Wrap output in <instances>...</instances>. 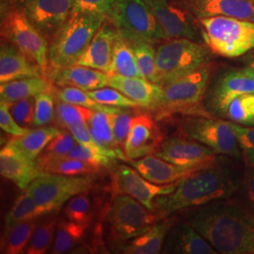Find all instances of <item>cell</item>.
<instances>
[{
  "mask_svg": "<svg viewBox=\"0 0 254 254\" xmlns=\"http://www.w3.org/2000/svg\"><path fill=\"white\" fill-rule=\"evenodd\" d=\"M187 221L218 254H254V214L228 199L190 210Z\"/></svg>",
  "mask_w": 254,
  "mask_h": 254,
  "instance_id": "1",
  "label": "cell"
},
{
  "mask_svg": "<svg viewBox=\"0 0 254 254\" xmlns=\"http://www.w3.org/2000/svg\"><path fill=\"white\" fill-rule=\"evenodd\" d=\"M239 184V178L233 170L215 162L177 182L172 193L156 197L154 211L162 219L184 209L228 199L238 190Z\"/></svg>",
  "mask_w": 254,
  "mask_h": 254,
  "instance_id": "2",
  "label": "cell"
},
{
  "mask_svg": "<svg viewBox=\"0 0 254 254\" xmlns=\"http://www.w3.org/2000/svg\"><path fill=\"white\" fill-rule=\"evenodd\" d=\"M106 19L107 16L104 15L73 12L50 41V71L68 68L76 64Z\"/></svg>",
  "mask_w": 254,
  "mask_h": 254,
  "instance_id": "3",
  "label": "cell"
},
{
  "mask_svg": "<svg viewBox=\"0 0 254 254\" xmlns=\"http://www.w3.org/2000/svg\"><path fill=\"white\" fill-rule=\"evenodd\" d=\"M215 55L205 43L186 38L165 41L156 48L158 84L162 86L211 64Z\"/></svg>",
  "mask_w": 254,
  "mask_h": 254,
  "instance_id": "4",
  "label": "cell"
},
{
  "mask_svg": "<svg viewBox=\"0 0 254 254\" xmlns=\"http://www.w3.org/2000/svg\"><path fill=\"white\" fill-rule=\"evenodd\" d=\"M198 21L205 44L215 54L238 58L254 49V22L225 16Z\"/></svg>",
  "mask_w": 254,
  "mask_h": 254,
  "instance_id": "5",
  "label": "cell"
},
{
  "mask_svg": "<svg viewBox=\"0 0 254 254\" xmlns=\"http://www.w3.org/2000/svg\"><path fill=\"white\" fill-rule=\"evenodd\" d=\"M107 19L131 43L166 41L153 12L143 0H115Z\"/></svg>",
  "mask_w": 254,
  "mask_h": 254,
  "instance_id": "6",
  "label": "cell"
},
{
  "mask_svg": "<svg viewBox=\"0 0 254 254\" xmlns=\"http://www.w3.org/2000/svg\"><path fill=\"white\" fill-rule=\"evenodd\" d=\"M1 37L35 63L48 78L50 71L48 41L15 6L8 9L2 18Z\"/></svg>",
  "mask_w": 254,
  "mask_h": 254,
  "instance_id": "7",
  "label": "cell"
},
{
  "mask_svg": "<svg viewBox=\"0 0 254 254\" xmlns=\"http://www.w3.org/2000/svg\"><path fill=\"white\" fill-rule=\"evenodd\" d=\"M182 136L207 146L216 154H223L236 159L242 153L236 134L229 121L204 116H187L179 124Z\"/></svg>",
  "mask_w": 254,
  "mask_h": 254,
  "instance_id": "8",
  "label": "cell"
},
{
  "mask_svg": "<svg viewBox=\"0 0 254 254\" xmlns=\"http://www.w3.org/2000/svg\"><path fill=\"white\" fill-rule=\"evenodd\" d=\"M158 220L160 218L154 210L127 194H117L108 212L111 233L121 242L140 236Z\"/></svg>",
  "mask_w": 254,
  "mask_h": 254,
  "instance_id": "9",
  "label": "cell"
},
{
  "mask_svg": "<svg viewBox=\"0 0 254 254\" xmlns=\"http://www.w3.org/2000/svg\"><path fill=\"white\" fill-rule=\"evenodd\" d=\"M92 183L91 175L66 176L45 173L32 182L26 190L49 214L59 210L75 195L88 192Z\"/></svg>",
  "mask_w": 254,
  "mask_h": 254,
  "instance_id": "10",
  "label": "cell"
},
{
  "mask_svg": "<svg viewBox=\"0 0 254 254\" xmlns=\"http://www.w3.org/2000/svg\"><path fill=\"white\" fill-rule=\"evenodd\" d=\"M213 68L211 63L162 85L163 93L157 110L170 113L198 106L208 91Z\"/></svg>",
  "mask_w": 254,
  "mask_h": 254,
  "instance_id": "11",
  "label": "cell"
},
{
  "mask_svg": "<svg viewBox=\"0 0 254 254\" xmlns=\"http://www.w3.org/2000/svg\"><path fill=\"white\" fill-rule=\"evenodd\" d=\"M154 14L165 40L186 38L205 43L198 19L178 0H143Z\"/></svg>",
  "mask_w": 254,
  "mask_h": 254,
  "instance_id": "12",
  "label": "cell"
},
{
  "mask_svg": "<svg viewBox=\"0 0 254 254\" xmlns=\"http://www.w3.org/2000/svg\"><path fill=\"white\" fill-rule=\"evenodd\" d=\"M32 25L51 41L73 13V0H13Z\"/></svg>",
  "mask_w": 254,
  "mask_h": 254,
  "instance_id": "13",
  "label": "cell"
},
{
  "mask_svg": "<svg viewBox=\"0 0 254 254\" xmlns=\"http://www.w3.org/2000/svg\"><path fill=\"white\" fill-rule=\"evenodd\" d=\"M254 93V80L242 70H228L211 85L205 95V108L211 115L224 118L229 104L239 95Z\"/></svg>",
  "mask_w": 254,
  "mask_h": 254,
  "instance_id": "14",
  "label": "cell"
},
{
  "mask_svg": "<svg viewBox=\"0 0 254 254\" xmlns=\"http://www.w3.org/2000/svg\"><path fill=\"white\" fill-rule=\"evenodd\" d=\"M154 155L175 165L200 169L216 162V153L213 150L187 137L172 136L163 139Z\"/></svg>",
  "mask_w": 254,
  "mask_h": 254,
  "instance_id": "15",
  "label": "cell"
},
{
  "mask_svg": "<svg viewBox=\"0 0 254 254\" xmlns=\"http://www.w3.org/2000/svg\"><path fill=\"white\" fill-rule=\"evenodd\" d=\"M177 182L170 185H157L148 181L136 170L121 165L113 174V188L117 194H127L142 203L146 208L154 210L156 197L174 191Z\"/></svg>",
  "mask_w": 254,
  "mask_h": 254,
  "instance_id": "16",
  "label": "cell"
},
{
  "mask_svg": "<svg viewBox=\"0 0 254 254\" xmlns=\"http://www.w3.org/2000/svg\"><path fill=\"white\" fill-rule=\"evenodd\" d=\"M162 140L160 129L151 115L147 113L134 115L124 147L127 160L154 154Z\"/></svg>",
  "mask_w": 254,
  "mask_h": 254,
  "instance_id": "17",
  "label": "cell"
},
{
  "mask_svg": "<svg viewBox=\"0 0 254 254\" xmlns=\"http://www.w3.org/2000/svg\"><path fill=\"white\" fill-rule=\"evenodd\" d=\"M197 19L225 16L254 22V0H178Z\"/></svg>",
  "mask_w": 254,
  "mask_h": 254,
  "instance_id": "18",
  "label": "cell"
},
{
  "mask_svg": "<svg viewBox=\"0 0 254 254\" xmlns=\"http://www.w3.org/2000/svg\"><path fill=\"white\" fill-rule=\"evenodd\" d=\"M163 254H218V252L190 222H175L164 242Z\"/></svg>",
  "mask_w": 254,
  "mask_h": 254,
  "instance_id": "19",
  "label": "cell"
},
{
  "mask_svg": "<svg viewBox=\"0 0 254 254\" xmlns=\"http://www.w3.org/2000/svg\"><path fill=\"white\" fill-rule=\"evenodd\" d=\"M118 33L115 27L106 19L74 65L90 67L108 73Z\"/></svg>",
  "mask_w": 254,
  "mask_h": 254,
  "instance_id": "20",
  "label": "cell"
},
{
  "mask_svg": "<svg viewBox=\"0 0 254 254\" xmlns=\"http://www.w3.org/2000/svg\"><path fill=\"white\" fill-rule=\"evenodd\" d=\"M127 161L148 181L157 185H170L176 183L191 173L201 170L200 168L196 167L175 165L154 154H149L138 159H131Z\"/></svg>",
  "mask_w": 254,
  "mask_h": 254,
  "instance_id": "21",
  "label": "cell"
},
{
  "mask_svg": "<svg viewBox=\"0 0 254 254\" xmlns=\"http://www.w3.org/2000/svg\"><path fill=\"white\" fill-rule=\"evenodd\" d=\"M109 86L135 101L141 108L151 110L159 109L163 90L162 86L157 83L142 77L109 75Z\"/></svg>",
  "mask_w": 254,
  "mask_h": 254,
  "instance_id": "22",
  "label": "cell"
},
{
  "mask_svg": "<svg viewBox=\"0 0 254 254\" xmlns=\"http://www.w3.org/2000/svg\"><path fill=\"white\" fill-rule=\"evenodd\" d=\"M0 173L23 190H26L36 178L45 174L38 168L36 160L27 158L7 144L0 152Z\"/></svg>",
  "mask_w": 254,
  "mask_h": 254,
  "instance_id": "23",
  "label": "cell"
},
{
  "mask_svg": "<svg viewBox=\"0 0 254 254\" xmlns=\"http://www.w3.org/2000/svg\"><path fill=\"white\" fill-rule=\"evenodd\" d=\"M48 79L59 87H73L91 91L109 86V75L100 70L73 65L61 70L50 71Z\"/></svg>",
  "mask_w": 254,
  "mask_h": 254,
  "instance_id": "24",
  "label": "cell"
},
{
  "mask_svg": "<svg viewBox=\"0 0 254 254\" xmlns=\"http://www.w3.org/2000/svg\"><path fill=\"white\" fill-rule=\"evenodd\" d=\"M45 76L41 68L21 52L16 46L7 41L1 42L0 47V82L12 81L27 77Z\"/></svg>",
  "mask_w": 254,
  "mask_h": 254,
  "instance_id": "25",
  "label": "cell"
},
{
  "mask_svg": "<svg viewBox=\"0 0 254 254\" xmlns=\"http://www.w3.org/2000/svg\"><path fill=\"white\" fill-rule=\"evenodd\" d=\"M175 222L176 218H169V217L158 220L140 236L128 240L123 248V253L126 254H160L166 237Z\"/></svg>",
  "mask_w": 254,
  "mask_h": 254,
  "instance_id": "26",
  "label": "cell"
},
{
  "mask_svg": "<svg viewBox=\"0 0 254 254\" xmlns=\"http://www.w3.org/2000/svg\"><path fill=\"white\" fill-rule=\"evenodd\" d=\"M115 113L94 111L88 126L91 136L105 155L113 160L127 161L125 151L118 145L113 132V116Z\"/></svg>",
  "mask_w": 254,
  "mask_h": 254,
  "instance_id": "27",
  "label": "cell"
},
{
  "mask_svg": "<svg viewBox=\"0 0 254 254\" xmlns=\"http://www.w3.org/2000/svg\"><path fill=\"white\" fill-rule=\"evenodd\" d=\"M63 130L55 127H41L27 131L22 136H15L10 139L9 147L24 154L31 160H36L38 156L45 150L47 144L58 136Z\"/></svg>",
  "mask_w": 254,
  "mask_h": 254,
  "instance_id": "28",
  "label": "cell"
},
{
  "mask_svg": "<svg viewBox=\"0 0 254 254\" xmlns=\"http://www.w3.org/2000/svg\"><path fill=\"white\" fill-rule=\"evenodd\" d=\"M54 90L53 83L47 77H27L1 83L0 97L1 100L11 103L27 97H35L42 92H53Z\"/></svg>",
  "mask_w": 254,
  "mask_h": 254,
  "instance_id": "29",
  "label": "cell"
},
{
  "mask_svg": "<svg viewBox=\"0 0 254 254\" xmlns=\"http://www.w3.org/2000/svg\"><path fill=\"white\" fill-rule=\"evenodd\" d=\"M108 73L109 75H122L126 77H142L136 65L131 42L120 33L114 44L112 60Z\"/></svg>",
  "mask_w": 254,
  "mask_h": 254,
  "instance_id": "30",
  "label": "cell"
},
{
  "mask_svg": "<svg viewBox=\"0 0 254 254\" xmlns=\"http://www.w3.org/2000/svg\"><path fill=\"white\" fill-rule=\"evenodd\" d=\"M37 224L36 219H31L5 227L1 240V254H19L27 250Z\"/></svg>",
  "mask_w": 254,
  "mask_h": 254,
  "instance_id": "31",
  "label": "cell"
},
{
  "mask_svg": "<svg viewBox=\"0 0 254 254\" xmlns=\"http://www.w3.org/2000/svg\"><path fill=\"white\" fill-rule=\"evenodd\" d=\"M87 228L88 225L80 224L70 219L59 221L51 254H65L80 244L86 235Z\"/></svg>",
  "mask_w": 254,
  "mask_h": 254,
  "instance_id": "32",
  "label": "cell"
},
{
  "mask_svg": "<svg viewBox=\"0 0 254 254\" xmlns=\"http://www.w3.org/2000/svg\"><path fill=\"white\" fill-rule=\"evenodd\" d=\"M101 167L74 159L68 156L53 159L40 168L44 173H54L66 176L93 175L100 171Z\"/></svg>",
  "mask_w": 254,
  "mask_h": 254,
  "instance_id": "33",
  "label": "cell"
},
{
  "mask_svg": "<svg viewBox=\"0 0 254 254\" xmlns=\"http://www.w3.org/2000/svg\"><path fill=\"white\" fill-rule=\"evenodd\" d=\"M45 209L41 207L32 196L24 191L15 201L13 206L9 210L5 218V227H9L21 221L37 219L44 215H46Z\"/></svg>",
  "mask_w": 254,
  "mask_h": 254,
  "instance_id": "34",
  "label": "cell"
},
{
  "mask_svg": "<svg viewBox=\"0 0 254 254\" xmlns=\"http://www.w3.org/2000/svg\"><path fill=\"white\" fill-rule=\"evenodd\" d=\"M136 58L138 71L143 78L158 84L156 69V49L153 44L147 42L131 43Z\"/></svg>",
  "mask_w": 254,
  "mask_h": 254,
  "instance_id": "35",
  "label": "cell"
},
{
  "mask_svg": "<svg viewBox=\"0 0 254 254\" xmlns=\"http://www.w3.org/2000/svg\"><path fill=\"white\" fill-rule=\"evenodd\" d=\"M76 143V139L68 129L63 130L58 136H55L38 156L36 159L38 168L40 169L45 164L53 159L67 156Z\"/></svg>",
  "mask_w": 254,
  "mask_h": 254,
  "instance_id": "36",
  "label": "cell"
},
{
  "mask_svg": "<svg viewBox=\"0 0 254 254\" xmlns=\"http://www.w3.org/2000/svg\"><path fill=\"white\" fill-rule=\"evenodd\" d=\"M94 111L81 106L58 99L56 118L58 124L66 129L78 125H88Z\"/></svg>",
  "mask_w": 254,
  "mask_h": 254,
  "instance_id": "37",
  "label": "cell"
},
{
  "mask_svg": "<svg viewBox=\"0 0 254 254\" xmlns=\"http://www.w3.org/2000/svg\"><path fill=\"white\" fill-rule=\"evenodd\" d=\"M53 94H56L58 99L60 100L71 103L73 105L81 106L84 108L91 109L93 111H104L108 113H118L121 111L120 108L109 107L100 104L95 100H93L91 96L88 94L87 91H83L77 88L73 87H61L60 90L55 89Z\"/></svg>",
  "mask_w": 254,
  "mask_h": 254,
  "instance_id": "38",
  "label": "cell"
},
{
  "mask_svg": "<svg viewBox=\"0 0 254 254\" xmlns=\"http://www.w3.org/2000/svg\"><path fill=\"white\" fill-rule=\"evenodd\" d=\"M225 119L244 127H254V93L237 96L228 106Z\"/></svg>",
  "mask_w": 254,
  "mask_h": 254,
  "instance_id": "39",
  "label": "cell"
},
{
  "mask_svg": "<svg viewBox=\"0 0 254 254\" xmlns=\"http://www.w3.org/2000/svg\"><path fill=\"white\" fill-rule=\"evenodd\" d=\"M58 223L59 221L56 218H50L42 223H38L26 253L28 254H46L54 243Z\"/></svg>",
  "mask_w": 254,
  "mask_h": 254,
  "instance_id": "40",
  "label": "cell"
},
{
  "mask_svg": "<svg viewBox=\"0 0 254 254\" xmlns=\"http://www.w3.org/2000/svg\"><path fill=\"white\" fill-rule=\"evenodd\" d=\"M64 216L74 222L89 225L92 219L93 211L88 193L83 192L77 194L69 200L64 208Z\"/></svg>",
  "mask_w": 254,
  "mask_h": 254,
  "instance_id": "41",
  "label": "cell"
},
{
  "mask_svg": "<svg viewBox=\"0 0 254 254\" xmlns=\"http://www.w3.org/2000/svg\"><path fill=\"white\" fill-rule=\"evenodd\" d=\"M87 92L93 100L109 107L120 109H135L139 107L135 101L128 98L124 93L112 87H105Z\"/></svg>",
  "mask_w": 254,
  "mask_h": 254,
  "instance_id": "42",
  "label": "cell"
},
{
  "mask_svg": "<svg viewBox=\"0 0 254 254\" xmlns=\"http://www.w3.org/2000/svg\"><path fill=\"white\" fill-rule=\"evenodd\" d=\"M35 97H27L8 103L12 117L19 126L28 129L33 127L35 118Z\"/></svg>",
  "mask_w": 254,
  "mask_h": 254,
  "instance_id": "43",
  "label": "cell"
},
{
  "mask_svg": "<svg viewBox=\"0 0 254 254\" xmlns=\"http://www.w3.org/2000/svg\"><path fill=\"white\" fill-rule=\"evenodd\" d=\"M230 124L236 134L246 164L250 168H254V127H244L233 122Z\"/></svg>",
  "mask_w": 254,
  "mask_h": 254,
  "instance_id": "44",
  "label": "cell"
},
{
  "mask_svg": "<svg viewBox=\"0 0 254 254\" xmlns=\"http://www.w3.org/2000/svg\"><path fill=\"white\" fill-rule=\"evenodd\" d=\"M53 92H42L35 96V118L33 127H46L49 125L55 116Z\"/></svg>",
  "mask_w": 254,
  "mask_h": 254,
  "instance_id": "45",
  "label": "cell"
},
{
  "mask_svg": "<svg viewBox=\"0 0 254 254\" xmlns=\"http://www.w3.org/2000/svg\"><path fill=\"white\" fill-rule=\"evenodd\" d=\"M68 157L79 159L84 162L92 164L95 166H98L101 168L109 167L110 164L112 163L113 159L105 154L95 153L91 151V149L82 145L80 143H76V145L73 147V150L67 155Z\"/></svg>",
  "mask_w": 254,
  "mask_h": 254,
  "instance_id": "46",
  "label": "cell"
},
{
  "mask_svg": "<svg viewBox=\"0 0 254 254\" xmlns=\"http://www.w3.org/2000/svg\"><path fill=\"white\" fill-rule=\"evenodd\" d=\"M115 0H73V12L108 16Z\"/></svg>",
  "mask_w": 254,
  "mask_h": 254,
  "instance_id": "47",
  "label": "cell"
},
{
  "mask_svg": "<svg viewBox=\"0 0 254 254\" xmlns=\"http://www.w3.org/2000/svg\"><path fill=\"white\" fill-rule=\"evenodd\" d=\"M134 117L133 113L121 109L118 113H115L113 116V132L115 139L118 145L124 150V147L127 141V136L130 131L132 119Z\"/></svg>",
  "mask_w": 254,
  "mask_h": 254,
  "instance_id": "48",
  "label": "cell"
},
{
  "mask_svg": "<svg viewBox=\"0 0 254 254\" xmlns=\"http://www.w3.org/2000/svg\"><path fill=\"white\" fill-rule=\"evenodd\" d=\"M0 127L4 132L14 136H22L28 131L16 123L9 111V104L3 100L0 101Z\"/></svg>",
  "mask_w": 254,
  "mask_h": 254,
  "instance_id": "49",
  "label": "cell"
},
{
  "mask_svg": "<svg viewBox=\"0 0 254 254\" xmlns=\"http://www.w3.org/2000/svg\"><path fill=\"white\" fill-rule=\"evenodd\" d=\"M68 130L73 134V136H74V138L76 139V141L78 143L91 149V151H93L95 153L104 154L100 147L97 145V143L95 142V140L91 136L88 125L74 126V127L68 128Z\"/></svg>",
  "mask_w": 254,
  "mask_h": 254,
  "instance_id": "50",
  "label": "cell"
},
{
  "mask_svg": "<svg viewBox=\"0 0 254 254\" xmlns=\"http://www.w3.org/2000/svg\"><path fill=\"white\" fill-rule=\"evenodd\" d=\"M244 186L248 199L250 200L254 212V168H250L246 174Z\"/></svg>",
  "mask_w": 254,
  "mask_h": 254,
  "instance_id": "51",
  "label": "cell"
},
{
  "mask_svg": "<svg viewBox=\"0 0 254 254\" xmlns=\"http://www.w3.org/2000/svg\"><path fill=\"white\" fill-rule=\"evenodd\" d=\"M242 63L244 66L241 70L254 80V49L243 56Z\"/></svg>",
  "mask_w": 254,
  "mask_h": 254,
  "instance_id": "52",
  "label": "cell"
}]
</instances>
